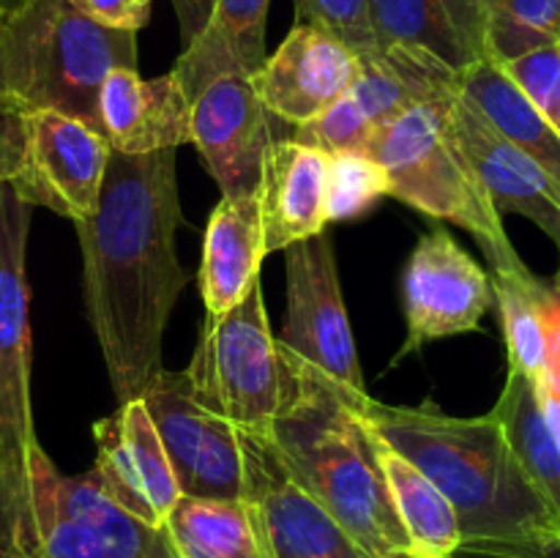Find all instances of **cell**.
<instances>
[{
	"instance_id": "6da1fadb",
	"label": "cell",
	"mask_w": 560,
	"mask_h": 558,
	"mask_svg": "<svg viewBox=\"0 0 560 558\" xmlns=\"http://www.w3.org/2000/svg\"><path fill=\"white\" fill-rule=\"evenodd\" d=\"M180 222L175 148L109 153L96 208L74 222L88 323L120 405L164 370V326L191 279L175 255Z\"/></svg>"
},
{
	"instance_id": "7a4b0ae2",
	"label": "cell",
	"mask_w": 560,
	"mask_h": 558,
	"mask_svg": "<svg viewBox=\"0 0 560 558\" xmlns=\"http://www.w3.org/2000/svg\"><path fill=\"white\" fill-rule=\"evenodd\" d=\"M342 397L383 441L402 452L452 503L459 550L509 556L560 539V514L520 465L498 416L399 408L342 388Z\"/></svg>"
},
{
	"instance_id": "3957f363",
	"label": "cell",
	"mask_w": 560,
	"mask_h": 558,
	"mask_svg": "<svg viewBox=\"0 0 560 558\" xmlns=\"http://www.w3.org/2000/svg\"><path fill=\"white\" fill-rule=\"evenodd\" d=\"M293 364V399L266 432L284 468L366 558L410 550L366 421L345 403L342 386L295 356Z\"/></svg>"
},
{
	"instance_id": "277c9868",
	"label": "cell",
	"mask_w": 560,
	"mask_h": 558,
	"mask_svg": "<svg viewBox=\"0 0 560 558\" xmlns=\"http://www.w3.org/2000/svg\"><path fill=\"white\" fill-rule=\"evenodd\" d=\"M137 69V33L88 20L66 0H22L0 14V104L58 109L96 126L98 82Z\"/></svg>"
},
{
	"instance_id": "5b68a950",
	"label": "cell",
	"mask_w": 560,
	"mask_h": 558,
	"mask_svg": "<svg viewBox=\"0 0 560 558\" xmlns=\"http://www.w3.org/2000/svg\"><path fill=\"white\" fill-rule=\"evenodd\" d=\"M454 96L410 104L375 131L361 151L386 170L388 195L427 217L448 219L468 230L490 260L492 274H530L454 137Z\"/></svg>"
},
{
	"instance_id": "8992f818",
	"label": "cell",
	"mask_w": 560,
	"mask_h": 558,
	"mask_svg": "<svg viewBox=\"0 0 560 558\" xmlns=\"http://www.w3.org/2000/svg\"><path fill=\"white\" fill-rule=\"evenodd\" d=\"M31 208L0 184V558H38L33 463L42 443L31 410L27 233Z\"/></svg>"
},
{
	"instance_id": "52a82bcc",
	"label": "cell",
	"mask_w": 560,
	"mask_h": 558,
	"mask_svg": "<svg viewBox=\"0 0 560 558\" xmlns=\"http://www.w3.org/2000/svg\"><path fill=\"white\" fill-rule=\"evenodd\" d=\"M186 375L197 403L235 430H271L295 394V364L271 334L260 282L233 310L206 315Z\"/></svg>"
},
{
	"instance_id": "ba28073f",
	"label": "cell",
	"mask_w": 560,
	"mask_h": 558,
	"mask_svg": "<svg viewBox=\"0 0 560 558\" xmlns=\"http://www.w3.org/2000/svg\"><path fill=\"white\" fill-rule=\"evenodd\" d=\"M457 77L459 71L421 49H370L359 55V77L350 91L315 120L295 126L290 137L328 156L361 151L375 131L410 104L454 96Z\"/></svg>"
},
{
	"instance_id": "9c48e42d",
	"label": "cell",
	"mask_w": 560,
	"mask_h": 558,
	"mask_svg": "<svg viewBox=\"0 0 560 558\" xmlns=\"http://www.w3.org/2000/svg\"><path fill=\"white\" fill-rule=\"evenodd\" d=\"M288 315L279 345L337 386L366 394L331 239L317 233L284 249Z\"/></svg>"
},
{
	"instance_id": "30bf717a",
	"label": "cell",
	"mask_w": 560,
	"mask_h": 558,
	"mask_svg": "<svg viewBox=\"0 0 560 558\" xmlns=\"http://www.w3.org/2000/svg\"><path fill=\"white\" fill-rule=\"evenodd\" d=\"M173 465L180 496L241 501L244 449L241 432L228 419L200 405L189 375L162 370L140 394Z\"/></svg>"
},
{
	"instance_id": "8fae6325",
	"label": "cell",
	"mask_w": 560,
	"mask_h": 558,
	"mask_svg": "<svg viewBox=\"0 0 560 558\" xmlns=\"http://www.w3.org/2000/svg\"><path fill=\"white\" fill-rule=\"evenodd\" d=\"M241 501L255 520L268 558H366L348 531L290 476L266 435L241 432Z\"/></svg>"
},
{
	"instance_id": "7c38bea8",
	"label": "cell",
	"mask_w": 560,
	"mask_h": 558,
	"mask_svg": "<svg viewBox=\"0 0 560 558\" xmlns=\"http://www.w3.org/2000/svg\"><path fill=\"white\" fill-rule=\"evenodd\" d=\"M495 304L485 268L454 241L446 228L421 235L402 271V306L408 337L392 364L430 339L476 332Z\"/></svg>"
},
{
	"instance_id": "4fadbf2b",
	"label": "cell",
	"mask_w": 560,
	"mask_h": 558,
	"mask_svg": "<svg viewBox=\"0 0 560 558\" xmlns=\"http://www.w3.org/2000/svg\"><path fill=\"white\" fill-rule=\"evenodd\" d=\"M109 142L96 126L58 109L25 118V153L11 189L27 206H44L80 222L91 217L109 164Z\"/></svg>"
},
{
	"instance_id": "5bb4252c",
	"label": "cell",
	"mask_w": 560,
	"mask_h": 558,
	"mask_svg": "<svg viewBox=\"0 0 560 558\" xmlns=\"http://www.w3.org/2000/svg\"><path fill=\"white\" fill-rule=\"evenodd\" d=\"M271 120L246 74L217 77L191 98V142L222 197L257 191L266 148L279 140Z\"/></svg>"
},
{
	"instance_id": "9a60e30c",
	"label": "cell",
	"mask_w": 560,
	"mask_h": 558,
	"mask_svg": "<svg viewBox=\"0 0 560 558\" xmlns=\"http://www.w3.org/2000/svg\"><path fill=\"white\" fill-rule=\"evenodd\" d=\"M359 77V55L323 27L295 22L277 53L252 74L262 107L282 124L304 126L326 113Z\"/></svg>"
},
{
	"instance_id": "2e32d148",
	"label": "cell",
	"mask_w": 560,
	"mask_h": 558,
	"mask_svg": "<svg viewBox=\"0 0 560 558\" xmlns=\"http://www.w3.org/2000/svg\"><path fill=\"white\" fill-rule=\"evenodd\" d=\"M96 476L104 490L145 523L162 528L180 501L173 465L142 399H129L93 425Z\"/></svg>"
},
{
	"instance_id": "e0dca14e",
	"label": "cell",
	"mask_w": 560,
	"mask_h": 558,
	"mask_svg": "<svg viewBox=\"0 0 560 558\" xmlns=\"http://www.w3.org/2000/svg\"><path fill=\"white\" fill-rule=\"evenodd\" d=\"M452 129L459 148L474 164L492 206L501 213H520L530 219L560 255V184L539 162L498 135L485 115L459 93L452 104ZM556 290L560 293V268Z\"/></svg>"
},
{
	"instance_id": "ac0fdd59",
	"label": "cell",
	"mask_w": 560,
	"mask_h": 558,
	"mask_svg": "<svg viewBox=\"0 0 560 558\" xmlns=\"http://www.w3.org/2000/svg\"><path fill=\"white\" fill-rule=\"evenodd\" d=\"M189 115L191 98L175 71L142 80L131 66H118L98 82V131L113 151H178V146L191 142Z\"/></svg>"
},
{
	"instance_id": "d6986e66",
	"label": "cell",
	"mask_w": 560,
	"mask_h": 558,
	"mask_svg": "<svg viewBox=\"0 0 560 558\" xmlns=\"http://www.w3.org/2000/svg\"><path fill=\"white\" fill-rule=\"evenodd\" d=\"M328 153L279 137L266 148L257 184L266 255L326 230Z\"/></svg>"
},
{
	"instance_id": "ffe728a7",
	"label": "cell",
	"mask_w": 560,
	"mask_h": 558,
	"mask_svg": "<svg viewBox=\"0 0 560 558\" xmlns=\"http://www.w3.org/2000/svg\"><path fill=\"white\" fill-rule=\"evenodd\" d=\"M266 257L262 217L257 191L222 197L208 219L202 244L200 293L206 315L233 310L252 284L260 282V263Z\"/></svg>"
},
{
	"instance_id": "44dd1931",
	"label": "cell",
	"mask_w": 560,
	"mask_h": 558,
	"mask_svg": "<svg viewBox=\"0 0 560 558\" xmlns=\"http://www.w3.org/2000/svg\"><path fill=\"white\" fill-rule=\"evenodd\" d=\"M271 0H211L202 25L186 38L175 63L189 98L222 74L252 77L266 60V16Z\"/></svg>"
},
{
	"instance_id": "7402d4cb",
	"label": "cell",
	"mask_w": 560,
	"mask_h": 558,
	"mask_svg": "<svg viewBox=\"0 0 560 558\" xmlns=\"http://www.w3.org/2000/svg\"><path fill=\"white\" fill-rule=\"evenodd\" d=\"M370 25L377 49H421L454 71L481 58L470 0H370Z\"/></svg>"
},
{
	"instance_id": "603a6c76",
	"label": "cell",
	"mask_w": 560,
	"mask_h": 558,
	"mask_svg": "<svg viewBox=\"0 0 560 558\" xmlns=\"http://www.w3.org/2000/svg\"><path fill=\"white\" fill-rule=\"evenodd\" d=\"M457 88L498 135L528 153L560 184V135L514 85L498 60L479 58L465 66L457 77Z\"/></svg>"
},
{
	"instance_id": "cb8c5ba5",
	"label": "cell",
	"mask_w": 560,
	"mask_h": 558,
	"mask_svg": "<svg viewBox=\"0 0 560 558\" xmlns=\"http://www.w3.org/2000/svg\"><path fill=\"white\" fill-rule=\"evenodd\" d=\"M55 498L71 520L82 525L109 558H175L164 525L145 523L129 509L120 507L96 470L82 476L55 474Z\"/></svg>"
},
{
	"instance_id": "d4e9b609",
	"label": "cell",
	"mask_w": 560,
	"mask_h": 558,
	"mask_svg": "<svg viewBox=\"0 0 560 558\" xmlns=\"http://www.w3.org/2000/svg\"><path fill=\"white\" fill-rule=\"evenodd\" d=\"M370 432L372 441H375L383 479L392 492L394 509H397L399 523L408 534L410 550L427 553V556H454L459 550L463 536H459V523L452 503L402 452L383 441L372 427Z\"/></svg>"
},
{
	"instance_id": "484cf974",
	"label": "cell",
	"mask_w": 560,
	"mask_h": 558,
	"mask_svg": "<svg viewBox=\"0 0 560 558\" xmlns=\"http://www.w3.org/2000/svg\"><path fill=\"white\" fill-rule=\"evenodd\" d=\"M164 531L178 558H268L244 501L180 496Z\"/></svg>"
},
{
	"instance_id": "4316f807",
	"label": "cell",
	"mask_w": 560,
	"mask_h": 558,
	"mask_svg": "<svg viewBox=\"0 0 560 558\" xmlns=\"http://www.w3.org/2000/svg\"><path fill=\"white\" fill-rule=\"evenodd\" d=\"M492 414L503 425L528 479L560 514V441L547 425L536 383L523 372L509 370L506 386Z\"/></svg>"
},
{
	"instance_id": "83f0119b",
	"label": "cell",
	"mask_w": 560,
	"mask_h": 558,
	"mask_svg": "<svg viewBox=\"0 0 560 558\" xmlns=\"http://www.w3.org/2000/svg\"><path fill=\"white\" fill-rule=\"evenodd\" d=\"M490 282L506 337L509 370L539 381L547 361V304L556 290L547 288L534 271L492 274Z\"/></svg>"
},
{
	"instance_id": "f1b7e54d",
	"label": "cell",
	"mask_w": 560,
	"mask_h": 558,
	"mask_svg": "<svg viewBox=\"0 0 560 558\" xmlns=\"http://www.w3.org/2000/svg\"><path fill=\"white\" fill-rule=\"evenodd\" d=\"M479 22L481 58H520L560 42V0H470Z\"/></svg>"
},
{
	"instance_id": "f546056e",
	"label": "cell",
	"mask_w": 560,
	"mask_h": 558,
	"mask_svg": "<svg viewBox=\"0 0 560 558\" xmlns=\"http://www.w3.org/2000/svg\"><path fill=\"white\" fill-rule=\"evenodd\" d=\"M388 195V175L364 151H345L328 156L326 222L355 219Z\"/></svg>"
},
{
	"instance_id": "4dcf8cb0",
	"label": "cell",
	"mask_w": 560,
	"mask_h": 558,
	"mask_svg": "<svg viewBox=\"0 0 560 558\" xmlns=\"http://www.w3.org/2000/svg\"><path fill=\"white\" fill-rule=\"evenodd\" d=\"M501 69L560 135V42L506 60Z\"/></svg>"
},
{
	"instance_id": "1f68e13d",
	"label": "cell",
	"mask_w": 560,
	"mask_h": 558,
	"mask_svg": "<svg viewBox=\"0 0 560 558\" xmlns=\"http://www.w3.org/2000/svg\"><path fill=\"white\" fill-rule=\"evenodd\" d=\"M295 22L323 27L355 55L377 49L370 25V0H295Z\"/></svg>"
},
{
	"instance_id": "d6a6232c",
	"label": "cell",
	"mask_w": 560,
	"mask_h": 558,
	"mask_svg": "<svg viewBox=\"0 0 560 558\" xmlns=\"http://www.w3.org/2000/svg\"><path fill=\"white\" fill-rule=\"evenodd\" d=\"M71 9L85 14L88 20L98 22L113 31L137 33L151 20V3L148 0H66Z\"/></svg>"
},
{
	"instance_id": "836d02e7",
	"label": "cell",
	"mask_w": 560,
	"mask_h": 558,
	"mask_svg": "<svg viewBox=\"0 0 560 558\" xmlns=\"http://www.w3.org/2000/svg\"><path fill=\"white\" fill-rule=\"evenodd\" d=\"M25 118L27 113L0 104V184H11L20 173L25 153Z\"/></svg>"
},
{
	"instance_id": "e575fe53",
	"label": "cell",
	"mask_w": 560,
	"mask_h": 558,
	"mask_svg": "<svg viewBox=\"0 0 560 558\" xmlns=\"http://www.w3.org/2000/svg\"><path fill=\"white\" fill-rule=\"evenodd\" d=\"M534 383H536V394H539L541 410H545L547 425H550V430L556 432V438L560 441V397L558 394H552L541 381H534Z\"/></svg>"
},
{
	"instance_id": "d590c367",
	"label": "cell",
	"mask_w": 560,
	"mask_h": 558,
	"mask_svg": "<svg viewBox=\"0 0 560 558\" xmlns=\"http://www.w3.org/2000/svg\"><path fill=\"white\" fill-rule=\"evenodd\" d=\"M454 556H463V558H560V539L545 542V545L530 547V550L509 553V556H479V553H454Z\"/></svg>"
},
{
	"instance_id": "8d00e7d4",
	"label": "cell",
	"mask_w": 560,
	"mask_h": 558,
	"mask_svg": "<svg viewBox=\"0 0 560 558\" xmlns=\"http://www.w3.org/2000/svg\"><path fill=\"white\" fill-rule=\"evenodd\" d=\"M392 558H454V556H427V553H416V550H399V553H394Z\"/></svg>"
},
{
	"instance_id": "74e56055",
	"label": "cell",
	"mask_w": 560,
	"mask_h": 558,
	"mask_svg": "<svg viewBox=\"0 0 560 558\" xmlns=\"http://www.w3.org/2000/svg\"><path fill=\"white\" fill-rule=\"evenodd\" d=\"M22 0H0V14H3V11H9V9H14V5H20Z\"/></svg>"
},
{
	"instance_id": "f35d334b",
	"label": "cell",
	"mask_w": 560,
	"mask_h": 558,
	"mask_svg": "<svg viewBox=\"0 0 560 558\" xmlns=\"http://www.w3.org/2000/svg\"><path fill=\"white\" fill-rule=\"evenodd\" d=\"M175 558H178V553H175Z\"/></svg>"
},
{
	"instance_id": "ab89813d",
	"label": "cell",
	"mask_w": 560,
	"mask_h": 558,
	"mask_svg": "<svg viewBox=\"0 0 560 558\" xmlns=\"http://www.w3.org/2000/svg\"><path fill=\"white\" fill-rule=\"evenodd\" d=\"M148 3H153V0H148Z\"/></svg>"
}]
</instances>
